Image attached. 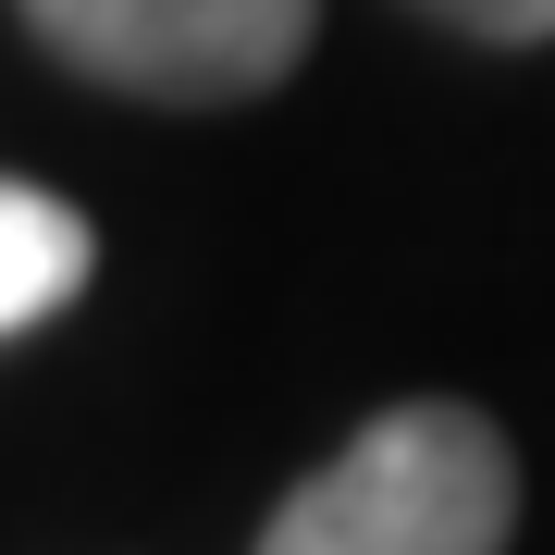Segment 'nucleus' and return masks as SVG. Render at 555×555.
Here are the masks:
<instances>
[{
  "label": "nucleus",
  "mask_w": 555,
  "mask_h": 555,
  "mask_svg": "<svg viewBox=\"0 0 555 555\" xmlns=\"http://www.w3.org/2000/svg\"><path fill=\"white\" fill-rule=\"evenodd\" d=\"M87 210L50 185H0V334H50L87 297Z\"/></svg>",
  "instance_id": "7ed1b4c3"
},
{
  "label": "nucleus",
  "mask_w": 555,
  "mask_h": 555,
  "mask_svg": "<svg viewBox=\"0 0 555 555\" xmlns=\"http://www.w3.org/2000/svg\"><path fill=\"white\" fill-rule=\"evenodd\" d=\"M62 75L137 112H247L321 38V0H13Z\"/></svg>",
  "instance_id": "f03ea898"
},
{
  "label": "nucleus",
  "mask_w": 555,
  "mask_h": 555,
  "mask_svg": "<svg viewBox=\"0 0 555 555\" xmlns=\"http://www.w3.org/2000/svg\"><path fill=\"white\" fill-rule=\"evenodd\" d=\"M420 25H444V38H481V50H543L555 38V0H408Z\"/></svg>",
  "instance_id": "20e7f679"
},
{
  "label": "nucleus",
  "mask_w": 555,
  "mask_h": 555,
  "mask_svg": "<svg viewBox=\"0 0 555 555\" xmlns=\"http://www.w3.org/2000/svg\"><path fill=\"white\" fill-rule=\"evenodd\" d=\"M518 531V444L469 396H408L321 456L259 518L247 555H506Z\"/></svg>",
  "instance_id": "f257e3e1"
}]
</instances>
